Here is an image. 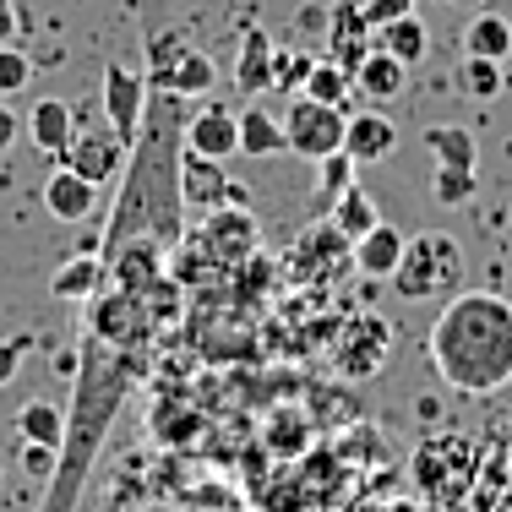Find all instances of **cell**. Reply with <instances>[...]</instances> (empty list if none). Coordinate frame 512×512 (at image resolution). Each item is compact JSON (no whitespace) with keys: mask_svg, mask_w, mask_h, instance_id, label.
Wrapping results in <instances>:
<instances>
[{"mask_svg":"<svg viewBox=\"0 0 512 512\" xmlns=\"http://www.w3.org/2000/svg\"><path fill=\"white\" fill-rule=\"evenodd\" d=\"M393 333L398 327L387 322V316L376 311H360L349 316V322H333V371L344 376V382H365V376H376L393 355Z\"/></svg>","mask_w":512,"mask_h":512,"instance_id":"8","label":"cell"},{"mask_svg":"<svg viewBox=\"0 0 512 512\" xmlns=\"http://www.w3.org/2000/svg\"><path fill=\"white\" fill-rule=\"evenodd\" d=\"M33 82V60L17 50V44H0V99H11V93H22Z\"/></svg>","mask_w":512,"mask_h":512,"instance_id":"33","label":"cell"},{"mask_svg":"<svg viewBox=\"0 0 512 512\" xmlns=\"http://www.w3.org/2000/svg\"><path fill=\"white\" fill-rule=\"evenodd\" d=\"M327 218H333V224H338V229H344V235H349V240H360V235H365V229H376V224H382V213H376V202H371V197H365V191H360V186H349V191H338V197H333V207H327Z\"/></svg>","mask_w":512,"mask_h":512,"instance_id":"29","label":"cell"},{"mask_svg":"<svg viewBox=\"0 0 512 512\" xmlns=\"http://www.w3.org/2000/svg\"><path fill=\"white\" fill-rule=\"evenodd\" d=\"M436 197L447 207H463L474 197V169H436Z\"/></svg>","mask_w":512,"mask_h":512,"instance_id":"36","label":"cell"},{"mask_svg":"<svg viewBox=\"0 0 512 512\" xmlns=\"http://www.w3.org/2000/svg\"><path fill=\"white\" fill-rule=\"evenodd\" d=\"M186 115L191 99L186 93L158 88V99L148 93L142 109V131L126 153L120 169V197H115V218H109L104 251L126 246V240H153V246L175 251L186 235V202H180V148H186Z\"/></svg>","mask_w":512,"mask_h":512,"instance_id":"1","label":"cell"},{"mask_svg":"<svg viewBox=\"0 0 512 512\" xmlns=\"http://www.w3.org/2000/svg\"><path fill=\"white\" fill-rule=\"evenodd\" d=\"M382 512H420V507H414V502H387Z\"/></svg>","mask_w":512,"mask_h":512,"instance_id":"43","label":"cell"},{"mask_svg":"<svg viewBox=\"0 0 512 512\" xmlns=\"http://www.w3.org/2000/svg\"><path fill=\"white\" fill-rule=\"evenodd\" d=\"M28 349H33V333H11V338H0V387L17 382L22 355H28Z\"/></svg>","mask_w":512,"mask_h":512,"instance_id":"38","label":"cell"},{"mask_svg":"<svg viewBox=\"0 0 512 512\" xmlns=\"http://www.w3.org/2000/svg\"><path fill=\"white\" fill-rule=\"evenodd\" d=\"M431 365L453 393L491 398L512 382V300L491 289H458L431 322Z\"/></svg>","mask_w":512,"mask_h":512,"instance_id":"3","label":"cell"},{"mask_svg":"<svg viewBox=\"0 0 512 512\" xmlns=\"http://www.w3.org/2000/svg\"><path fill=\"white\" fill-rule=\"evenodd\" d=\"M142 109H148V82H142V71H131V66H104V115H109V126H115V137L126 142H137V131H142Z\"/></svg>","mask_w":512,"mask_h":512,"instance_id":"12","label":"cell"},{"mask_svg":"<svg viewBox=\"0 0 512 512\" xmlns=\"http://www.w3.org/2000/svg\"><path fill=\"white\" fill-rule=\"evenodd\" d=\"M398 148V126L393 115H382V104L360 109V115H344V153L355 164H382Z\"/></svg>","mask_w":512,"mask_h":512,"instance_id":"14","label":"cell"},{"mask_svg":"<svg viewBox=\"0 0 512 512\" xmlns=\"http://www.w3.org/2000/svg\"><path fill=\"white\" fill-rule=\"evenodd\" d=\"M0 480H6V469H0Z\"/></svg>","mask_w":512,"mask_h":512,"instance_id":"45","label":"cell"},{"mask_svg":"<svg viewBox=\"0 0 512 512\" xmlns=\"http://www.w3.org/2000/svg\"><path fill=\"white\" fill-rule=\"evenodd\" d=\"M180 202H186L191 213H213V207H224V202H251V197L229 180L224 158H202V153L180 148Z\"/></svg>","mask_w":512,"mask_h":512,"instance_id":"10","label":"cell"},{"mask_svg":"<svg viewBox=\"0 0 512 512\" xmlns=\"http://www.w3.org/2000/svg\"><path fill=\"white\" fill-rule=\"evenodd\" d=\"M327 17H333V6H306L300 11V28H306L311 39H327Z\"/></svg>","mask_w":512,"mask_h":512,"instance_id":"39","label":"cell"},{"mask_svg":"<svg viewBox=\"0 0 512 512\" xmlns=\"http://www.w3.org/2000/svg\"><path fill=\"white\" fill-rule=\"evenodd\" d=\"M142 365H148V344H109L99 333L82 338V376H77V393H71L66 442L55 453V474L39 512H77L82 485H88L93 463L104 453L109 420H115L126 387L142 376Z\"/></svg>","mask_w":512,"mask_h":512,"instance_id":"2","label":"cell"},{"mask_svg":"<svg viewBox=\"0 0 512 512\" xmlns=\"http://www.w3.org/2000/svg\"><path fill=\"white\" fill-rule=\"evenodd\" d=\"M28 137L39 142L50 158H60L71 148V137H77V115H71V104L39 99V104H33V115H28Z\"/></svg>","mask_w":512,"mask_h":512,"instance_id":"20","label":"cell"},{"mask_svg":"<svg viewBox=\"0 0 512 512\" xmlns=\"http://www.w3.org/2000/svg\"><path fill=\"white\" fill-rule=\"evenodd\" d=\"M376 50H387L393 60H404V66H425V55H431V33H425V22L414 17H398V22H387V28H376Z\"/></svg>","mask_w":512,"mask_h":512,"instance_id":"22","label":"cell"},{"mask_svg":"<svg viewBox=\"0 0 512 512\" xmlns=\"http://www.w3.org/2000/svg\"><path fill=\"white\" fill-rule=\"evenodd\" d=\"M213 77H218V66H213V60H207L202 50H186V55H180L169 71H158V77H153V88H169V93H186V99H197V93L213 88Z\"/></svg>","mask_w":512,"mask_h":512,"instance_id":"27","label":"cell"},{"mask_svg":"<svg viewBox=\"0 0 512 512\" xmlns=\"http://www.w3.org/2000/svg\"><path fill=\"white\" fill-rule=\"evenodd\" d=\"M306 71H311V55L300 50H273V93H289V88H306Z\"/></svg>","mask_w":512,"mask_h":512,"instance_id":"34","label":"cell"},{"mask_svg":"<svg viewBox=\"0 0 512 512\" xmlns=\"http://www.w3.org/2000/svg\"><path fill=\"white\" fill-rule=\"evenodd\" d=\"M414 11V0H360V17H365V28H387V22H398V17H409Z\"/></svg>","mask_w":512,"mask_h":512,"instance_id":"37","label":"cell"},{"mask_svg":"<svg viewBox=\"0 0 512 512\" xmlns=\"http://www.w3.org/2000/svg\"><path fill=\"white\" fill-rule=\"evenodd\" d=\"M463 55H485V60H502L512 55V22L496 17V11H480V17L463 28Z\"/></svg>","mask_w":512,"mask_h":512,"instance_id":"26","label":"cell"},{"mask_svg":"<svg viewBox=\"0 0 512 512\" xmlns=\"http://www.w3.org/2000/svg\"><path fill=\"white\" fill-rule=\"evenodd\" d=\"M507 82L502 60H485V55H463L458 60V88L469 93V99H496Z\"/></svg>","mask_w":512,"mask_h":512,"instance_id":"31","label":"cell"},{"mask_svg":"<svg viewBox=\"0 0 512 512\" xmlns=\"http://www.w3.org/2000/svg\"><path fill=\"white\" fill-rule=\"evenodd\" d=\"M327 39H333V60H338V66H349V71H355L360 60L371 55L376 33L365 28L360 0H333V17H327Z\"/></svg>","mask_w":512,"mask_h":512,"instance_id":"15","label":"cell"},{"mask_svg":"<svg viewBox=\"0 0 512 512\" xmlns=\"http://www.w3.org/2000/svg\"><path fill=\"white\" fill-rule=\"evenodd\" d=\"M126 142L115 137V126H99V131H77L71 137V148L60 153V164L77 169L82 180H93V186H109V180H120V169H126Z\"/></svg>","mask_w":512,"mask_h":512,"instance_id":"11","label":"cell"},{"mask_svg":"<svg viewBox=\"0 0 512 512\" xmlns=\"http://www.w3.org/2000/svg\"><path fill=\"white\" fill-rule=\"evenodd\" d=\"M17 33H22L17 6H11V0H0V44H17Z\"/></svg>","mask_w":512,"mask_h":512,"instance_id":"40","label":"cell"},{"mask_svg":"<svg viewBox=\"0 0 512 512\" xmlns=\"http://www.w3.org/2000/svg\"><path fill=\"white\" fill-rule=\"evenodd\" d=\"M349 251H355V240H349L333 218H316V224H306L295 235V246H289L284 278L300 284V289H322V284H333V278L349 267Z\"/></svg>","mask_w":512,"mask_h":512,"instance_id":"6","label":"cell"},{"mask_svg":"<svg viewBox=\"0 0 512 512\" xmlns=\"http://www.w3.org/2000/svg\"><path fill=\"white\" fill-rule=\"evenodd\" d=\"M316 164H322V197L327 202H333L338 197V191H349V186H355V158H349L344 148H338V153H327V158H316Z\"/></svg>","mask_w":512,"mask_h":512,"instance_id":"35","label":"cell"},{"mask_svg":"<svg viewBox=\"0 0 512 512\" xmlns=\"http://www.w3.org/2000/svg\"><path fill=\"white\" fill-rule=\"evenodd\" d=\"M235 115H240V153H246V158L289 153V142H284V120H278V115H267L262 104H246V109H235Z\"/></svg>","mask_w":512,"mask_h":512,"instance_id":"21","label":"cell"},{"mask_svg":"<svg viewBox=\"0 0 512 512\" xmlns=\"http://www.w3.org/2000/svg\"><path fill=\"white\" fill-rule=\"evenodd\" d=\"M496 512H512V480H507V491H502V507H496Z\"/></svg>","mask_w":512,"mask_h":512,"instance_id":"44","label":"cell"},{"mask_svg":"<svg viewBox=\"0 0 512 512\" xmlns=\"http://www.w3.org/2000/svg\"><path fill=\"white\" fill-rule=\"evenodd\" d=\"M186 50H191V44L180 39L175 28H148V71H153V77H158V71H169Z\"/></svg>","mask_w":512,"mask_h":512,"instance_id":"32","label":"cell"},{"mask_svg":"<svg viewBox=\"0 0 512 512\" xmlns=\"http://www.w3.org/2000/svg\"><path fill=\"white\" fill-rule=\"evenodd\" d=\"M262 442H267V453H273V458L300 463L311 453V420H306V414H295V409H278L273 420L262 425Z\"/></svg>","mask_w":512,"mask_h":512,"instance_id":"24","label":"cell"},{"mask_svg":"<svg viewBox=\"0 0 512 512\" xmlns=\"http://www.w3.org/2000/svg\"><path fill=\"white\" fill-rule=\"evenodd\" d=\"M44 207H50V218H60V224H77V218H88L93 207H99V186L60 164L55 175L44 180Z\"/></svg>","mask_w":512,"mask_h":512,"instance_id":"16","label":"cell"},{"mask_svg":"<svg viewBox=\"0 0 512 512\" xmlns=\"http://www.w3.org/2000/svg\"><path fill=\"white\" fill-rule=\"evenodd\" d=\"M17 436L33 447H55L60 453V442H66V409L50 404V398H28L17 409Z\"/></svg>","mask_w":512,"mask_h":512,"instance_id":"23","label":"cell"},{"mask_svg":"<svg viewBox=\"0 0 512 512\" xmlns=\"http://www.w3.org/2000/svg\"><path fill=\"white\" fill-rule=\"evenodd\" d=\"M463 273H469V262H463L458 240L442 235V229H425V235L404 240V256H398V267H393V295L409 300V306L458 295Z\"/></svg>","mask_w":512,"mask_h":512,"instance_id":"4","label":"cell"},{"mask_svg":"<svg viewBox=\"0 0 512 512\" xmlns=\"http://www.w3.org/2000/svg\"><path fill=\"white\" fill-rule=\"evenodd\" d=\"M306 99H322V104H338L344 109L349 104V93H355V71L349 66H338L333 55H322V60H311V71H306Z\"/></svg>","mask_w":512,"mask_h":512,"instance_id":"28","label":"cell"},{"mask_svg":"<svg viewBox=\"0 0 512 512\" xmlns=\"http://www.w3.org/2000/svg\"><path fill=\"white\" fill-rule=\"evenodd\" d=\"M104 278H109L104 256H99V251H82V256H71V262L55 267L50 295H55V300H71V306H82V300H93V295L104 289Z\"/></svg>","mask_w":512,"mask_h":512,"instance_id":"17","label":"cell"},{"mask_svg":"<svg viewBox=\"0 0 512 512\" xmlns=\"http://www.w3.org/2000/svg\"><path fill=\"white\" fill-rule=\"evenodd\" d=\"M425 148L436 153V169H474V137L463 126H425Z\"/></svg>","mask_w":512,"mask_h":512,"instance_id":"30","label":"cell"},{"mask_svg":"<svg viewBox=\"0 0 512 512\" xmlns=\"http://www.w3.org/2000/svg\"><path fill=\"white\" fill-rule=\"evenodd\" d=\"M17 131H22L17 109H6V104H0V153H11V142H17Z\"/></svg>","mask_w":512,"mask_h":512,"instance_id":"41","label":"cell"},{"mask_svg":"<svg viewBox=\"0 0 512 512\" xmlns=\"http://www.w3.org/2000/svg\"><path fill=\"white\" fill-rule=\"evenodd\" d=\"M186 153L202 158H235L240 153V115L224 104H202L186 115Z\"/></svg>","mask_w":512,"mask_h":512,"instance_id":"13","label":"cell"},{"mask_svg":"<svg viewBox=\"0 0 512 512\" xmlns=\"http://www.w3.org/2000/svg\"><path fill=\"white\" fill-rule=\"evenodd\" d=\"M191 246H197L218 273H235V267L256 262L262 229H256L246 202H224V207H213V213H202V229L191 235Z\"/></svg>","mask_w":512,"mask_h":512,"instance_id":"7","label":"cell"},{"mask_svg":"<svg viewBox=\"0 0 512 512\" xmlns=\"http://www.w3.org/2000/svg\"><path fill=\"white\" fill-rule=\"evenodd\" d=\"M474 442L463 431H436L414 447L409 458V474L420 485V502L436 507V512H458L469 502V485H474Z\"/></svg>","mask_w":512,"mask_h":512,"instance_id":"5","label":"cell"},{"mask_svg":"<svg viewBox=\"0 0 512 512\" xmlns=\"http://www.w3.org/2000/svg\"><path fill=\"white\" fill-rule=\"evenodd\" d=\"M404 82H409V66H404V60H393L387 50H376V44H371V55L355 66V88H360L371 104L398 99V93H404Z\"/></svg>","mask_w":512,"mask_h":512,"instance_id":"18","label":"cell"},{"mask_svg":"<svg viewBox=\"0 0 512 512\" xmlns=\"http://www.w3.org/2000/svg\"><path fill=\"white\" fill-rule=\"evenodd\" d=\"M273 50H278V44L267 39L262 28H246V39H240V60H235V82L246 93H267V82H273Z\"/></svg>","mask_w":512,"mask_h":512,"instance_id":"25","label":"cell"},{"mask_svg":"<svg viewBox=\"0 0 512 512\" xmlns=\"http://www.w3.org/2000/svg\"><path fill=\"white\" fill-rule=\"evenodd\" d=\"M284 142H289V153L311 158V164H316V158H327V153H338V148H344V109L300 93V99L289 104Z\"/></svg>","mask_w":512,"mask_h":512,"instance_id":"9","label":"cell"},{"mask_svg":"<svg viewBox=\"0 0 512 512\" xmlns=\"http://www.w3.org/2000/svg\"><path fill=\"white\" fill-rule=\"evenodd\" d=\"M398 256H404V235H398L393 224H376V229H365V235L355 240L349 262H355L365 278H393Z\"/></svg>","mask_w":512,"mask_h":512,"instance_id":"19","label":"cell"},{"mask_svg":"<svg viewBox=\"0 0 512 512\" xmlns=\"http://www.w3.org/2000/svg\"><path fill=\"white\" fill-rule=\"evenodd\" d=\"M496 436L507 442V453H512V414H507V425H496Z\"/></svg>","mask_w":512,"mask_h":512,"instance_id":"42","label":"cell"}]
</instances>
